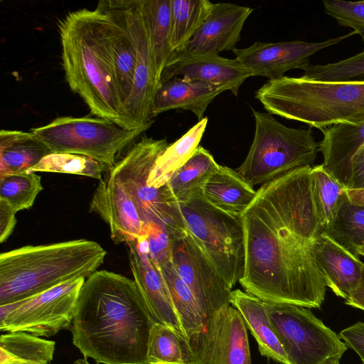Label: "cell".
<instances>
[{
	"instance_id": "obj_23",
	"label": "cell",
	"mask_w": 364,
	"mask_h": 364,
	"mask_svg": "<svg viewBox=\"0 0 364 364\" xmlns=\"http://www.w3.org/2000/svg\"><path fill=\"white\" fill-rule=\"evenodd\" d=\"M323 139L318 150L322 166L346 188L352 174V161L364 145V122L360 124H338L321 130Z\"/></svg>"
},
{
	"instance_id": "obj_27",
	"label": "cell",
	"mask_w": 364,
	"mask_h": 364,
	"mask_svg": "<svg viewBox=\"0 0 364 364\" xmlns=\"http://www.w3.org/2000/svg\"><path fill=\"white\" fill-rule=\"evenodd\" d=\"M51 153V150L31 130L1 129L0 175L27 172Z\"/></svg>"
},
{
	"instance_id": "obj_11",
	"label": "cell",
	"mask_w": 364,
	"mask_h": 364,
	"mask_svg": "<svg viewBox=\"0 0 364 364\" xmlns=\"http://www.w3.org/2000/svg\"><path fill=\"white\" fill-rule=\"evenodd\" d=\"M85 280L68 281L36 295L0 305V331L50 337L73 322L80 290Z\"/></svg>"
},
{
	"instance_id": "obj_46",
	"label": "cell",
	"mask_w": 364,
	"mask_h": 364,
	"mask_svg": "<svg viewBox=\"0 0 364 364\" xmlns=\"http://www.w3.org/2000/svg\"><path fill=\"white\" fill-rule=\"evenodd\" d=\"M73 364H90L87 359H78L75 360Z\"/></svg>"
},
{
	"instance_id": "obj_21",
	"label": "cell",
	"mask_w": 364,
	"mask_h": 364,
	"mask_svg": "<svg viewBox=\"0 0 364 364\" xmlns=\"http://www.w3.org/2000/svg\"><path fill=\"white\" fill-rule=\"evenodd\" d=\"M312 250L326 287L348 299L360 283L364 263L325 232L314 240Z\"/></svg>"
},
{
	"instance_id": "obj_17",
	"label": "cell",
	"mask_w": 364,
	"mask_h": 364,
	"mask_svg": "<svg viewBox=\"0 0 364 364\" xmlns=\"http://www.w3.org/2000/svg\"><path fill=\"white\" fill-rule=\"evenodd\" d=\"M97 6L104 14L105 31L114 64L119 96L127 115V107L136 70V53L129 28L125 0H102Z\"/></svg>"
},
{
	"instance_id": "obj_45",
	"label": "cell",
	"mask_w": 364,
	"mask_h": 364,
	"mask_svg": "<svg viewBox=\"0 0 364 364\" xmlns=\"http://www.w3.org/2000/svg\"><path fill=\"white\" fill-rule=\"evenodd\" d=\"M346 193L351 203L364 206V188H346Z\"/></svg>"
},
{
	"instance_id": "obj_12",
	"label": "cell",
	"mask_w": 364,
	"mask_h": 364,
	"mask_svg": "<svg viewBox=\"0 0 364 364\" xmlns=\"http://www.w3.org/2000/svg\"><path fill=\"white\" fill-rule=\"evenodd\" d=\"M171 261L196 299L208 324L230 305V289L188 228L174 232Z\"/></svg>"
},
{
	"instance_id": "obj_26",
	"label": "cell",
	"mask_w": 364,
	"mask_h": 364,
	"mask_svg": "<svg viewBox=\"0 0 364 364\" xmlns=\"http://www.w3.org/2000/svg\"><path fill=\"white\" fill-rule=\"evenodd\" d=\"M201 193L216 208L240 215L255 198L257 191L236 170L219 165L202 186Z\"/></svg>"
},
{
	"instance_id": "obj_48",
	"label": "cell",
	"mask_w": 364,
	"mask_h": 364,
	"mask_svg": "<svg viewBox=\"0 0 364 364\" xmlns=\"http://www.w3.org/2000/svg\"><path fill=\"white\" fill-rule=\"evenodd\" d=\"M339 361L340 360H334L328 363L327 364H340Z\"/></svg>"
},
{
	"instance_id": "obj_41",
	"label": "cell",
	"mask_w": 364,
	"mask_h": 364,
	"mask_svg": "<svg viewBox=\"0 0 364 364\" xmlns=\"http://www.w3.org/2000/svg\"><path fill=\"white\" fill-rule=\"evenodd\" d=\"M338 336L348 348L356 353L364 364V322L358 321L343 329Z\"/></svg>"
},
{
	"instance_id": "obj_16",
	"label": "cell",
	"mask_w": 364,
	"mask_h": 364,
	"mask_svg": "<svg viewBox=\"0 0 364 364\" xmlns=\"http://www.w3.org/2000/svg\"><path fill=\"white\" fill-rule=\"evenodd\" d=\"M90 210L109 226L116 244L134 242L143 226L137 205L125 186L109 172L100 180L90 203Z\"/></svg>"
},
{
	"instance_id": "obj_47",
	"label": "cell",
	"mask_w": 364,
	"mask_h": 364,
	"mask_svg": "<svg viewBox=\"0 0 364 364\" xmlns=\"http://www.w3.org/2000/svg\"><path fill=\"white\" fill-rule=\"evenodd\" d=\"M358 255H359V256H360V255H363V256H364V247H362V248H360V249L358 250Z\"/></svg>"
},
{
	"instance_id": "obj_2",
	"label": "cell",
	"mask_w": 364,
	"mask_h": 364,
	"mask_svg": "<svg viewBox=\"0 0 364 364\" xmlns=\"http://www.w3.org/2000/svg\"><path fill=\"white\" fill-rule=\"evenodd\" d=\"M156 322L134 279L101 270L85 279L70 331L85 359L148 364L150 332Z\"/></svg>"
},
{
	"instance_id": "obj_37",
	"label": "cell",
	"mask_w": 364,
	"mask_h": 364,
	"mask_svg": "<svg viewBox=\"0 0 364 364\" xmlns=\"http://www.w3.org/2000/svg\"><path fill=\"white\" fill-rule=\"evenodd\" d=\"M43 190L41 176L36 173L0 175V200L17 213L30 208Z\"/></svg>"
},
{
	"instance_id": "obj_20",
	"label": "cell",
	"mask_w": 364,
	"mask_h": 364,
	"mask_svg": "<svg viewBox=\"0 0 364 364\" xmlns=\"http://www.w3.org/2000/svg\"><path fill=\"white\" fill-rule=\"evenodd\" d=\"M127 245L134 281L153 317L157 322L168 326L188 340L158 269L146 254L139 251L136 241Z\"/></svg>"
},
{
	"instance_id": "obj_40",
	"label": "cell",
	"mask_w": 364,
	"mask_h": 364,
	"mask_svg": "<svg viewBox=\"0 0 364 364\" xmlns=\"http://www.w3.org/2000/svg\"><path fill=\"white\" fill-rule=\"evenodd\" d=\"M324 11L341 26L353 29L364 42V1L324 0Z\"/></svg>"
},
{
	"instance_id": "obj_9",
	"label": "cell",
	"mask_w": 364,
	"mask_h": 364,
	"mask_svg": "<svg viewBox=\"0 0 364 364\" xmlns=\"http://www.w3.org/2000/svg\"><path fill=\"white\" fill-rule=\"evenodd\" d=\"M169 145L166 139H155L144 136L108 171L125 186L136 204L144 224L156 223L183 229L187 226L178 203L167 186L155 188L147 183L156 160Z\"/></svg>"
},
{
	"instance_id": "obj_13",
	"label": "cell",
	"mask_w": 364,
	"mask_h": 364,
	"mask_svg": "<svg viewBox=\"0 0 364 364\" xmlns=\"http://www.w3.org/2000/svg\"><path fill=\"white\" fill-rule=\"evenodd\" d=\"M125 5L136 53L134 85L127 112L134 127L140 128L154 122L153 102L160 80L140 1L125 0Z\"/></svg>"
},
{
	"instance_id": "obj_33",
	"label": "cell",
	"mask_w": 364,
	"mask_h": 364,
	"mask_svg": "<svg viewBox=\"0 0 364 364\" xmlns=\"http://www.w3.org/2000/svg\"><path fill=\"white\" fill-rule=\"evenodd\" d=\"M208 0H171V45L183 50L210 14Z\"/></svg>"
},
{
	"instance_id": "obj_10",
	"label": "cell",
	"mask_w": 364,
	"mask_h": 364,
	"mask_svg": "<svg viewBox=\"0 0 364 364\" xmlns=\"http://www.w3.org/2000/svg\"><path fill=\"white\" fill-rule=\"evenodd\" d=\"M272 325L290 364H327L348 348L309 308L264 302Z\"/></svg>"
},
{
	"instance_id": "obj_25",
	"label": "cell",
	"mask_w": 364,
	"mask_h": 364,
	"mask_svg": "<svg viewBox=\"0 0 364 364\" xmlns=\"http://www.w3.org/2000/svg\"><path fill=\"white\" fill-rule=\"evenodd\" d=\"M230 303L240 313L261 355L281 364H290L272 325L264 301L237 289L231 291Z\"/></svg>"
},
{
	"instance_id": "obj_32",
	"label": "cell",
	"mask_w": 364,
	"mask_h": 364,
	"mask_svg": "<svg viewBox=\"0 0 364 364\" xmlns=\"http://www.w3.org/2000/svg\"><path fill=\"white\" fill-rule=\"evenodd\" d=\"M55 343L25 333L11 332L0 337V364H50Z\"/></svg>"
},
{
	"instance_id": "obj_7",
	"label": "cell",
	"mask_w": 364,
	"mask_h": 364,
	"mask_svg": "<svg viewBox=\"0 0 364 364\" xmlns=\"http://www.w3.org/2000/svg\"><path fill=\"white\" fill-rule=\"evenodd\" d=\"M178 205L189 232L232 289L242 278L245 269V235L240 215L216 208L204 198L201 190Z\"/></svg>"
},
{
	"instance_id": "obj_5",
	"label": "cell",
	"mask_w": 364,
	"mask_h": 364,
	"mask_svg": "<svg viewBox=\"0 0 364 364\" xmlns=\"http://www.w3.org/2000/svg\"><path fill=\"white\" fill-rule=\"evenodd\" d=\"M255 97L268 113L309 128L364 122V80L326 82L283 76L267 80Z\"/></svg>"
},
{
	"instance_id": "obj_14",
	"label": "cell",
	"mask_w": 364,
	"mask_h": 364,
	"mask_svg": "<svg viewBox=\"0 0 364 364\" xmlns=\"http://www.w3.org/2000/svg\"><path fill=\"white\" fill-rule=\"evenodd\" d=\"M355 34L353 31L321 42L301 40L277 43L257 41L247 48H235L232 52L235 58L251 72L252 76L274 80L284 76V74L291 70H304L310 65V58L314 53Z\"/></svg>"
},
{
	"instance_id": "obj_44",
	"label": "cell",
	"mask_w": 364,
	"mask_h": 364,
	"mask_svg": "<svg viewBox=\"0 0 364 364\" xmlns=\"http://www.w3.org/2000/svg\"><path fill=\"white\" fill-rule=\"evenodd\" d=\"M345 304L355 309L364 311V265L360 283Z\"/></svg>"
},
{
	"instance_id": "obj_34",
	"label": "cell",
	"mask_w": 364,
	"mask_h": 364,
	"mask_svg": "<svg viewBox=\"0 0 364 364\" xmlns=\"http://www.w3.org/2000/svg\"><path fill=\"white\" fill-rule=\"evenodd\" d=\"M311 181L316 215L324 232L338 214L346 188L327 172L322 164L311 167Z\"/></svg>"
},
{
	"instance_id": "obj_29",
	"label": "cell",
	"mask_w": 364,
	"mask_h": 364,
	"mask_svg": "<svg viewBox=\"0 0 364 364\" xmlns=\"http://www.w3.org/2000/svg\"><path fill=\"white\" fill-rule=\"evenodd\" d=\"M139 1L160 80L164 68L173 55L171 45V0Z\"/></svg>"
},
{
	"instance_id": "obj_1",
	"label": "cell",
	"mask_w": 364,
	"mask_h": 364,
	"mask_svg": "<svg viewBox=\"0 0 364 364\" xmlns=\"http://www.w3.org/2000/svg\"><path fill=\"white\" fill-rule=\"evenodd\" d=\"M312 166L263 183L240 215L245 292L268 303L320 308L326 284L313 253L323 233L312 196Z\"/></svg>"
},
{
	"instance_id": "obj_42",
	"label": "cell",
	"mask_w": 364,
	"mask_h": 364,
	"mask_svg": "<svg viewBox=\"0 0 364 364\" xmlns=\"http://www.w3.org/2000/svg\"><path fill=\"white\" fill-rule=\"evenodd\" d=\"M16 212L4 200H0V242H4L11 234L16 219Z\"/></svg>"
},
{
	"instance_id": "obj_39",
	"label": "cell",
	"mask_w": 364,
	"mask_h": 364,
	"mask_svg": "<svg viewBox=\"0 0 364 364\" xmlns=\"http://www.w3.org/2000/svg\"><path fill=\"white\" fill-rule=\"evenodd\" d=\"M304 78L316 81H346L364 78V49L355 55L327 64L309 65Z\"/></svg>"
},
{
	"instance_id": "obj_31",
	"label": "cell",
	"mask_w": 364,
	"mask_h": 364,
	"mask_svg": "<svg viewBox=\"0 0 364 364\" xmlns=\"http://www.w3.org/2000/svg\"><path fill=\"white\" fill-rule=\"evenodd\" d=\"M148 364H203L188 341L166 325L156 322L151 328L147 350Z\"/></svg>"
},
{
	"instance_id": "obj_49",
	"label": "cell",
	"mask_w": 364,
	"mask_h": 364,
	"mask_svg": "<svg viewBox=\"0 0 364 364\" xmlns=\"http://www.w3.org/2000/svg\"><path fill=\"white\" fill-rule=\"evenodd\" d=\"M10 364H28V363H10Z\"/></svg>"
},
{
	"instance_id": "obj_19",
	"label": "cell",
	"mask_w": 364,
	"mask_h": 364,
	"mask_svg": "<svg viewBox=\"0 0 364 364\" xmlns=\"http://www.w3.org/2000/svg\"><path fill=\"white\" fill-rule=\"evenodd\" d=\"M253 9L231 3L213 4L209 15L184 50L219 55L233 50L241 39L244 24Z\"/></svg>"
},
{
	"instance_id": "obj_22",
	"label": "cell",
	"mask_w": 364,
	"mask_h": 364,
	"mask_svg": "<svg viewBox=\"0 0 364 364\" xmlns=\"http://www.w3.org/2000/svg\"><path fill=\"white\" fill-rule=\"evenodd\" d=\"M156 268L162 277L189 344L202 363L207 329L200 307L191 291L178 276L171 260Z\"/></svg>"
},
{
	"instance_id": "obj_30",
	"label": "cell",
	"mask_w": 364,
	"mask_h": 364,
	"mask_svg": "<svg viewBox=\"0 0 364 364\" xmlns=\"http://www.w3.org/2000/svg\"><path fill=\"white\" fill-rule=\"evenodd\" d=\"M208 124V117L198 121L158 158L148 180V185L155 188L166 186L172 174L181 166L198 146Z\"/></svg>"
},
{
	"instance_id": "obj_8",
	"label": "cell",
	"mask_w": 364,
	"mask_h": 364,
	"mask_svg": "<svg viewBox=\"0 0 364 364\" xmlns=\"http://www.w3.org/2000/svg\"><path fill=\"white\" fill-rule=\"evenodd\" d=\"M151 124L128 129L99 117H60L31 128L53 153H70L90 157L109 171L119 154Z\"/></svg>"
},
{
	"instance_id": "obj_18",
	"label": "cell",
	"mask_w": 364,
	"mask_h": 364,
	"mask_svg": "<svg viewBox=\"0 0 364 364\" xmlns=\"http://www.w3.org/2000/svg\"><path fill=\"white\" fill-rule=\"evenodd\" d=\"M246 324L237 309L228 306L207 326L203 364H251Z\"/></svg>"
},
{
	"instance_id": "obj_28",
	"label": "cell",
	"mask_w": 364,
	"mask_h": 364,
	"mask_svg": "<svg viewBox=\"0 0 364 364\" xmlns=\"http://www.w3.org/2000/svg\"><path fill=\"white\" fill-rule=\"evenodd\" d=\"M218 166L219 164L210 151L198 146L191 157L172 174L166 183L176 202H185L200 191Z\"/></svg>"
},
{
	"instance_id": "obj_35",
	"label": "cell",
	"mask_w": 364,
	"mask_h": 364,
	"mask_svg": "<svg viewBox=\"0 0 364 364\" xmlns=\"http://www.w3.org/2000/svg\"><path fill=\"white\" fill-rule=\"evenodd\" d=\"M324 232L359 257L358 252L364 247V206L351 203L346 193L336 218Z\"/></svg>"
},
{
	"instance_id": "obj_6",
	"label": "cell",
	"mask_w": 364,
	"mask_h": 364,
	"mask_svg": "<svg viewBox=\"0 0 364 364\" xmlns=\"http://www.w3.org/2000/svg\"><path fill=\"white\" fill-rule=\"evenodd\" d=\"M255 132L250 151L236 171L252 186L311 166L318 144L311 128L288 127L272 114L252 109Z\"/></svg>"
},
{
	"instance_id": "obj_38",
	"label": "cell",
	"mask_w": 364,
	"mask_h": 364,
	"mask_svg": "<svg viewBox=\"0 0 364 364\" xmlns=\"http://www.w3.org/2000/svg\"><path fill=\"white\" fill-rule=\"evenodd\" d=\"M176 230L156 223H145L136 240L137 247L149 256L156 267H160L171 260L174 232Z\"/></svg>"
},
{
	"instance_id": "obj_43",
	"label": "cell",
	"mask_w": 364,
	"mask_h": 364,
	"mask_svg": "<svg viewBox=\"0 0 364 364\" xmlns=\"http://www.w3.org/2000/svg\"><path fill=\"white\" fill-rule=\"evenodd\" d=\"M347 188H364V145L352 161V174Z\"/></svg>"
},
{
	"instance_id": "obj_36",
	"label": "cell",
	"mask_w": 364,
	"mask_h": 364,
	"mask_svg": "<svg viewBox=\"0 0 364 364\" xmlns=\"http://www.w3.org/2000/svg\"><path fill=\"white\" fill-rule=\"evenodd\" d=\"M108 171L100 162L86 156L70 153H51L27 172H51L80 175L101 180Z\"/></svg>"
},
{
	"instance_id": "obj_3",
	"label": "cell",
	"mask_w": 364,
	"mask_h": 364,
	"mask_svg": "<svg viewBox=\"0 0 364 364\" xmlns=\"http://www.w3.org/2000/svg\"><path fill=\"white\" fill-rule=\"evenodd\" d=\"M62 63L70 88L91 114L128 129L136 128L121 103L102 11L81 9L58 21Z\"/></svg>"
},
{
	"instance_id": "obj_24",
	"label": "cell",
	"mask_w": 364,
	"mask_h": 364,
	"mask_svg": "<svg viewBox=\"0 0 364 364\" xmlns=\"http://www.w3.org/2000/svg\"><path fill=\"white\" fill-rule=\"evenodd\" d=\"M223 92L215 85L186 77L161 80L153 102V119L171 109H182L191 111L200 121L208 105Z\"/></svg>"
},
{
	"instance_id": "obj_4",
	"label": "cell",
	"mask_w": 364,
	"mask_h": 364,
	"mask_svg": "<svg viewBox=\"0 0 364 364\" xmlns=\"http://www.w3.org/2000/svg\"><path fill=\"white\" fill-rule=\"evenodd\" d=\"M97 242L73 240L28 245L0 255V305L41 293L68 281L87 279L103 263Z\"/></svg>"
},
{
	"instance_id": "obj_15",
	"label": "cell",
	"mask_w": 364,
	"mask_h": 364,
	"mask_svg": "<svg viewBox=\"0 0 364 364\" xmlns=\"http://www.w3.org/2000/svg\"><path fill=\"white\" fill-rule=\"evenodd\" d=\"M250 76L251 72L236 58L183 50L173 53L161 73L160 81L186 77L215 85L224 91L230 90L237 96L240 87Z\"/></svg>"
}]
</instances>
